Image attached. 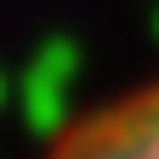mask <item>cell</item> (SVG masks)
Here are the masks:
<instances>
[{
    "instance_id": "6da1fadb",
    "label": "cell",
    "mask_w": 159,
    "mask_h": 159,
    "mask_svg": "<svg viewBox=\"0 0 159 159\" xmlns=\"http://www.w3.org/2000/svg\"><path fill=\"white\" fill-rule=\"evenodd\" d=\"M41 159H159V71L77 112Z\"/></svg>"
}]
</instances>
